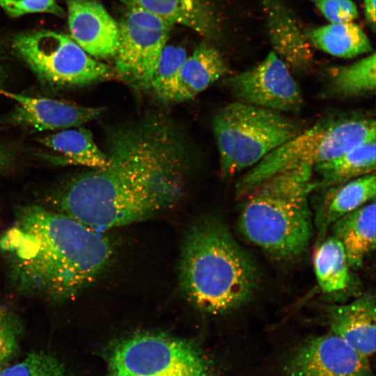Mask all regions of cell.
<instances>
[{
	"mask_svg": "<svg viewBox=\"0 0 376 376\" xmlns=\"http://www.w3.org/2000/svg\"><path fill=\"white\" fill-rule=\"evenodd\" d=\"M58 212L37 205L19 209L0 238L17 288L54 301H68L86 289L111 260V241Z\"/></svg>",
	"mask_w": 376,
	"mask_h": 376,
	"instance_id": "obj_2",
	"label": "cell"
},
{
	"mask_svg": "<svg viewBox=\"0 0 376 376\" xmlns=\"http://www.w3.org/2000/svg\"><path fill=\"white\" fill-rule=\"evenodd\" d=\"M258 273L226 226L211 217L194 224L182 249L179 280L187 299L213 315L231 312L253 295Z\"/></svg>",
	"mask_w": 376,
	"mask_h": 376,
	"instance_id": "obj_3",
	"label": "cell"
},
{
	"mask_svg": "<svg viewBox=\"0 0 376 376\" xmlns=\"http://www.w3.org/2000/svg\"><path fill=\"white\" fill-rule=\"evenodd\" d=\"M0 94L16 102L8 122L35 131L62 130L79 127L99 116L103 108L85 107L43 97H33L0 88Z\"/></svg>",
	"mask_w": 376,
	"mask_h": 376,
	"instance_id": "obj_12",
	"label": "cell"
},
{
	"mask_svg": "<svg viewBox=\"0 0 376 376\" xmlns=\"http://www.w3.org/2000/svg\"><path fill=\"white\" fill-rule=\"evenodd\" d=\"M375 299L370 294L346 304L331 306L327 311L331 333L366 357L375 351Z\"/></svg>",
	"mask_w": 376,
	"mask_h": 376,
	"instance_id": "obj_14",
	"label": "cell"
},
{
	"mask_svg": "<svg viewBox=\"0 0 376 376\" xmlns=\"http://www.w3.org/2000/svg\"><path fill=\"white\" fill-rule=\"evenodd\" d=\"M106 357L108 376H218L197 345L166 334L127 336L111 345Z\"/></svg>",
	"mask_w": 376,
	"mask_h": 376,
	"instance_id": "obj_7",
	"label": "cell"
},
{
	"mask_svg": "<svg viewBox=\"0 0 376 376\" xmlns=\"http://www.w3.org/2000/svg\"><path fill=\"white\" fill-rule=\"evenodd\" d=\"M118 25L120 41L114 71L132 88L149 90L173 24L152 13L126 7Z\"/></svg>",
	"mask_w": 376,
	"mask_h": 376,
	"instance_id": "obj_9",
	"label": "cell"
},
{
	"mask_svg": "<svg viewBox=\"0 0 376 376\" xmlns=\"http://www.w3.org/2000/svg\"><path fill=\"white\" fill-rule=\"evenodd\" d=\"M313 265L324 292H337L348 286L350 267L343 244L334 236L327 237L318 246L313 254Z\"/></svg>",
	"mask_w": 376,
	"mask_h": 376,
	"instance_id": "obj_22",
	"label": "cell"
},
{
	"mask_svg": "<svg viewBox=\"0 0 376 376\" xmlns=\"http://www.w3.org/2000/svg\"><path fill=\"white\" fill-rule=\"evenodd\" d=\"M187 57L186 50L182 47L166 45L164 47L150 86L160 100L168 102Z\"/></svg>",
	"mask_w": 376,
	"mask_h": 376,
	"instance_id": "obj_24",
	"label": "cell"
},
{
	"mask_svg": "<svg viewBox=\"0 0 376 376\" xmlns=\"http://www.w3.org/2000/svg\"><path fill=\"white\" fill-rule=\"evenodd\" d=\"M227 70L218 50L203 41L191 56H187L168 102H182L193 98L224 76Z\"/></svg>",
	"mask_w": 376,
	"mask_h": 376,
	"instance_id": "obj_15",
	"label": "cell"
},
{
	"mask_svg": "<svg viewBox=\"0 0 376 376\" xmlns=\"http://www.w3.org/2000/svg\"><path fill=\"white\" fill-rule=\"evenodd\" d=\"M330 23L350 22L359 15L352 0H308Z\"/></svg>",
	"mask_w": 376,
	"mask_h": 376,
	"instance_id": "obj_28",
	"label": "cell"
},
{
	"mask_svg": "<svg viewBox=\"0 0 376 376\" xmlns=\"http://www.w3.org/2000/svg\"><path fill=\"white\" fill-rule=\"evenodd\" d=\"M237 101L281 113L298 112L301 89L290 69L274 52L255 66L224 81Z\"/></svg>",
	"mask_w": 376,
	"mask_h": 376,
	"instance_id": "obj_10",
	"label": "cell"
},
{
	"mask_svg": "<svg viewBox=\"0 0 376 376\" xmlns=\"http://www.w3.org/2000/svg\"><path fill=\"white\" fill-rule=\"evenodd\" d=\"M212 128L225 177L253 167L304 130L284 113L238 101L216 113Z\"/></svg>",
	"mask_w": 376,
	"mask_h": 376,
	"instance_id": "obj_6",
	"label": "cell"
},
{
	"mask_svg": "<svg viewBox=\"0 0 376 376\" xmlns=\"http://www.w3.org/2000/svg\"><path fill=\"white\" fill-rule=\"evenodd\" d=\"M375 53L359 61L331 68L329 71L331 91L341 97H354L374 93L376 86Z\"/></svg>",
	"mask_w": 376,
	"mask_h": 376,
	"instance_id": "obj_23",
	"label": "cell"
},
{
	"mask_svg": "<svg viewBox=\"0 0 376 376\" xmlns=\"http://www.w3.org/2000/svg\"><path fill=\"white\" fill-rule=\"evenodd\" d=\"M0 376H65V370L56 357L45 352H35L5 367L0 371Z\"/></svg>",
	"mask_w": 376,
	"mask_h": 376,
	"instance_id": "obj_25",
	"label": "cell"
},
{
	"mask_svg": "<svg viewBox=\"0 0 376 376\" xmlns=\"http://www.w3.org/2000/svg\"><path fill=\"white\" fill-rule=\"evenodd\" d=\"M375 200L370 201L331 225L332 235L343 244L352 268H359L375 248Z\"/></svg>",
	"mask_w": 376,
	"mask_h": 376,
	"instance_id": "obj_17",
	"label": "cell"
},
{
	"mask_svg": "<svg viewBox=\"0 0 376 376\" xmlns=\"http://www.w3.org/2000/svg\"><path fill=\"white\" fill-rule=\"evenodd\" d=\"M72 39L92 57H114L119 45L118 23L97 0H67Z\"/></svg>",
	"mask_w": 376,
	"mask_h": 376,
	"instance_id": "obj_13",
	"label": "cell"
},
{
	"mask_svg": "<svg viewBox=\"0 0 376 376\" xmlns=\"http://www.w3.org/2000/svg\"><path fill=\"white\" fill-rule=\"evenodd\" d=\"M1 7L10 16L47 13L63 17L65 13L56 0H0Z\"/></svg>",
	"mask_w": 376,
	"mask_h": 376,
	"instance_id": "obj_27",
	"label": "cell"
},
{
	"mask_svg": "<svg viewBox=\"0 0 376 376\" xmlns=\"http://www.w3.org/2000/svg\"><path fill=\"white\" fill-rule=\"evenodd\" d=\"M19 55L43 82L81 86L110 78V66L96 61L72 38L55 31L26 32L14 40Z\"/></svg>",
	"mask_w": 376,
	"mask_h": 376,
	"instance_id": "obj_8",
	"label": "cell"
},
{
	"mask_svg": "<svg viewBox=\"0 0 376 376\" xmlns=\"http://www.w3.org/2000/svg\"><path fill=\"white\" fill-rule=\"evenodd\" d=\"M366 20L370 29L374 33L375 31V1L376 0H362Z\"/></svg>",
	"mask_w": 376,
	"mask_h": 376,
	"instance_id": "obj_29",
	"label": "cell"
},
{
	"mask_svg": "<svg viewBox=\"0 0 376 376\" xmlns=\"http://www.w3.org/2000/svg\"><path fill=\"white\" fill-rule=\"evenodd\" d=\"M22 329L19 318L11 308L0 307V371L17 354Z\"/></svg>",
	"mask_w": 376,
	"mask_h": 376,
	"instance_id": "obj_26",
	"label": "cell"
},
{
	"mask_svg": "<svg viewBox=\"0 0 376 376\" xmlns=\"http://www.w3.org/2000/svg\"><path fill=\"white\" fill-rule=\"evenodd\" d=\"M51 150L49 160L58 165H76L103 169L108 165L107 157L94 141L89 130L76 127L59 130L40 139Z\"/></svg>",
	"mask_w": 376,
	"mask_h": 376,
	"instance_id": "obj_18",
	"label": "cell"
},
{
	"mask_svg": "<svg viewBox=\"0 0 376 376\" xmlns=\"http://www.w3.org/2000/svg\"><path fill=\"white\" fill-rule=\"evenodd\" d=\"M304 34L309 45L339 58H352L374 52L366 34L353 22L329 23Z\"/></svg>",
	"mask_w": 376,
	"mask_h": 376,
	"instance_id": "obj_21",
	"label": "cell"
},
{
	"mask_svg": "<svg viewBox=\"0 0 376 376\" xmlns=\"http://www.w3.org/2000/svg\"><path fill=\"white\" fill-rule=\"evenodd\" d=\"M373 118L346 114L324 118L272 151L237 181L236 194L244 198L269 177L300 166L315 165L363 143L375 140Z\"/></svg>",
	"mask_w": 376,
	"mask_h": 376,
	"instance_id": "obj_5",
	"label": "cell"
},
{
	"mask_svg": "<svg viewBox=\"0 0 376 376\" xmlns=\"http://www.w3.org/2000/svg\"><path fill=\"white\" fill-rule=\"evenodd\" d=\"M193 30L207 39L217 33V22L207 0H118Z\"/></svg>",
	"mask_w": 376,
	"mask_h": 376,
	"instance_id": "obj_16",
	"label": "cell"
},
{
	"mask_svg": "<svg viewBox=\"0 0 376 376\" xmlns=\"http://www.w3.org/2000/svg\"><path fill=\"white\" fill-rule=\"evenodd\" d=\"M104 152L105 168L77 175L54 199L58 212L102 233L175 204L194 167L187 135L159 113L110 128Z\"/></svg>",
	"mask_w": 376,
	"mask_h": 376,
	"instance_id": "obj_1",
	"label": "cell"
},
{
	"mask_svg": "<svg viewBox=\"0 0 376 376\" xmlns=\"http://www.w3.org/2000/svg\"><path fill=\"white\" fill-rule=\"evenodd\" d=\"M324 196L318 211L321 232L342 216L375 200V173L354 178L323 191Z\"/></svg>",
	"mask_w": 376,
	"mask_h": 376,
	"instance_id": "obj_19",
	"label": "cell"
},
{
	"mask_svg": "<svg viewBox=\"0 0 376 376\" xmlns=\"http://www.w3.org/2000/svg\"><path fill=\"white\" fill-rule=\"evenodd\" d=\"M316 187L313 167L308 165L265 180L244 197L239 217L241 233L275 258L301 255L312 235L308 198Z\"/></svg>",
	"mask_w": 376,
	"mask_h": 376,
	"instance_id": "obj_4",
	"label": "cell"
},
{
	"mask_svg": "<svg viewBox=\"0 0 376 376\" xmlns=\"http://www.w3.org/2000/svg\"><path fill=\"white\" fill-rule=\"evenodd\" d=\"M375 140L358 145L313 167L319 179L315 189H325L375 173Z\"/></svg>",
	"mask_w": 376,
	"mask_h": 376,
	"instance_id": "obj_20",
	"label": "cell"
},
{
	"mask_svg": "<svg viewBox=\"0 0 376 376\" xmlns=\"http://www.w3.org/2000/svg\"><path fill=\"white\" fill-rule=\"evenodd\" d=\"M11 155L9 151L0 146V170L7 167L10 162Z\"/></svg>",
	"mask_w": 376,
	"mask_h": 376,
	"instance_id": "obj_30",
	"label": "cell"
},
{
	"mask_svg": "<svg viewBox=\"0 0 376 376\" xmlns=\"http://www.w3.org/2000/svg\"><path fill=\"white\" fill-rule=\"evenodd\" d=\"M278 367L279 376H374L368 357L331 333L301 340Z\"/></svg>",
	"mask_w": 376,
	"mask_h": 376,
	"instance_id": "obj_11",
	"label": "cell"
}]
</instances>
